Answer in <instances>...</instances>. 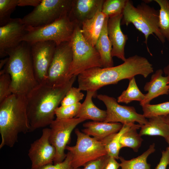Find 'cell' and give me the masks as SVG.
I'll use <instances>...</instances> for the list:
<instances>
[{
	"label": "cell",
	"instance_id": "obj_1",
	"mask_svg": "<svg viewBox=\"0 0 169 169\" xmlns=\"http://www.w3.org/2000/svg\"><path fill=\"white\" fill-rule=\"evenodd\" d=\"M153 71L152 65L146 58L135 55L126 58L118 66L94 67L85 70L78 76V88L81 90L96 92L104 86L116 84L136 75L146 78Z\"/></svg>",
	"mask_w": 169,
	"mask_h": 169
},
{
	"label": "cell",
	"instance_id": "obj_2",
	"mask_svg": "<svg viewBox=\"0 0 169 169\" xmlns=\"http://www.w3.org/2000/svg\"><path fill=\"white\" fill-rule=\"evenodd\" d=\"M76 78L73 76L59 86L38 84L26 96L30 132L49 125L54 120L55 111L72 87Z\"/></svg>",
	"mask_w": 169,
	"mask_h": 169
},
{
	"label": "cell",
	"instance_id": "obj_3",
	"mask_svg": "<svg viewBox=\"0 0 169 169\" xmlns=\"http://www.w3.org/2000/svg\"><path fill=\"white\" fill-rule=\"evenodd\" d=\"M29 132L26 97L12 94L0 103V149L4 146L12 147L20 133Z\"/></svg>",
	"mask_w": 169,
	"mask_h": 169
},
{
	"label": "cell",
	"instance_id": "obj_4",
	"mask_svg": "<svg viewBox=\"0 0 169 169\" xmlns=\"http://www.w3.org/2000/svg\"><path fill=\"white\" fill-rule=\"evenodd\" d=\"M7 53L8 60L3 69L10 75L12 93L26 96L39 84L35 75L30 45L22 41Z\"/></svg>",
	"mask_w": 169,
	"mask_h": 169
},
{
	"label": "cell",
	"instance_id": "obj_5",
	"mask_svg": "<svg viewBox=\"0 0 169 169\" xmlns=\"http://www.w3.org/2000/svg\"><path fill=\"white\" fill-rule=\"evenodd\" d=\"M159 11L145 2L134 6L132 2L127 0L122 13L121 24L128 26L132 24L136 28L142 33L145 37V43L147 47L148 37L154 34L163 44L165 39L161 34L159 26Z\"/></svg>",
	"mask_w": 169,
	"mask_h": 169
},
{
	"label": "cell",
	"instance_id": "obj_6",
	"mask_svg": "<svg viewBox=\"0 0 169 169\" xmlns=\"http://www.w3.org/2000/svg\"><path fill=\"white\" fill-rule=\"evenodd\" d=\"M71 42L73 60L69 74L70 78L78 76L91 68H103L99 53L83 37L81 27L78 24H76Z\"/></svg>",
	"mask_w": 169,
	"mask_h": 169
},
{
	"label": "cell",
	"instance_id": "obj_7",
	"mask_svg": "<svg viewBox=\"0 0 169 169\" xmlns=\"http://www.w3.org/2000/svg\"><path fill=\"white\" fill-rule=\"evenodd\" d=\"M75 26L76 24L67 15L44 26L34 28H27V32L22 42L31 44L39 41H52L59 45L71 40Z\"/></svg>",
	"mask_w": 169,
	"mask_h": 169
},
{
	"label": "cell",
	"instance_id": "obj_8",
	"mask_svg": "<svg viewBox=\"0 0 169 169\" xmlns=\"http://www.w3.org/2000/svg\"><path fill=\"white\" fill-rule=\"evenodd\" d=\"M72 0H41L40 3L22 18L28 28L49 24L68 15Z\"/></svg>",
	"mask_w": 169,
	"mask_h": 169
},
{
	"label": "cell",
	"instance_id": "obj_9",
	"mask_svg": "<svg viewBox=\"0 0 169 169\" xmlns=\"http://www.w3.org/2000/svg\"><path fill=\"white\" fill-rule=\"evenodd\" d=\"M75 132L77 136L75 145L67 146L65 148L71 155L73 167L83 166L89 162L107 155L101 141L81 132L78 129Z\"/></svg>",
	"mask_w": 169,
	"mask_h": 169
},
{
	"label": "cell",
	"instance_id": "obj_10",
	"mask_svg": "<svg viewBox=\"0 0 169 169\" xmlns=\"http://www.w3.org/2000/svg\"><path fill=\"white\" fill-rule=\"evenodd\" d=\"M73 60L71 41L56 45L45 83L53 86L62 85L71 78L69 76Z\"/></svg>",
	"mask_w": 169,
	"mask_h": 169
},
{
	"label": "cell",
	"instance_id": "obj_11",
	"mask_svg": "<svg viewBox=\"0 0 169 169\" xmlns=\"http://www.w3.org/2000/svg\"><path fill=\"white\" fill-rule=\"evenodd\" d=\"M85 120L78 118L69 119H56L49 125V141L56 151L54 164L61 162L64 160L66 156L65 150L72 131L78 124Z\"/></svg>",
	"mask_w": 169,
	"mask_h": 169
},
{
	"label": "cell",
	"instance_id": "obj_12",
	"mask_svg": "<svg viewBox=\"0 0 169 169\" xmlns=\"http://www.w3.org/2000/svg\"><path fill=\"white\" fill-rule=\"evenodd\" d=\"M97 97L106 108V116L104 122L120 123L122 125L137 122L142 125L148 121L143 114L137 113L133 106L121 105L115 98L106 95L99 94Z\"/></svg>",
	"mask_w": 169,
	"mask_h": 169
},
{
	"label": "cell",
	"instance_id": "obj_13",
	"mask_svg": "<svg viewBox=\"0 0 169 169\" xmlns=\"http://www.w3.org/2000/svg\"><path fill=\"white\" fill-rule=\"evenodd\" d=\"M30 45L36 79L38 84L45 83L56 44L52 41H42Z\"/></svg>",
	"mask_w": 169,
	"mask_h": 169
},
{
	"label": "cell",
	"instance_id": "obj_14",
	"mask_svg": "<svg viewBox=\"0 0 169 169\" xmlns=\"http://www.w3.org/2000/svg\"><path fill=\"white\" fill-rule=\"evenodd\" d=\"M50 128H45L38 139L31 144L28 156L31 163L32 169L53 164L56 155L55 147L50 143Z\"/></svg>",
	"mask_w": 169,
	"mask_h": 169
},
{
	"label": "cell",
	"instance_id": "obj_15",
	"mask_svg": "<svg viewBox=\"0 0 169 169\" xmlns=\"http://www.w3.org/2000/svg\"><path fill=\"white\" fill-rule=\"evenodd\" d=\"M27 32V28L20 18H11L5 24L0 26V58L8 56V50L18 46Z\"/></svg>",
	"mask_w": 169,
	"mask_h": 169
},
{
	"label": "cell",
	"instance_id": "obj_16",
	"mask_svg": "<svg viewBox=\"0 0 169 169\" xmlns=\"http://www.w3.org/2000/svg\"><path fill=\"white\" fill-rule=\"evenodd\" d=\"M122 18V13L109 18L107 29L112 47V57H116L124 61L126 59L125 48L128 38L121 29L120 25Z\"/></svg>",
	"mask_w": 169,
	"mask_h": 169
},
{
	"label": "cell",
	"instance_id": "obj_17",
	"mask_svg": "<svg viewBox=\"0 0 169 169\" xmlns=\"http://www.w3.org/2000/svg\"><path fill=\"white\" fill-rule=\"evenodd\" d=\"M103 0H72L68 14L70 20L80 27L83 22L102 10Z\"/></svg>",
	"mask_w": 169,
	"mask_h": 169
},
{
	"label": "cell",
	"instance_id": "obj_18",
	"mask_svg": "<svg viewBox=\"0 0 169 169\" xmlns=\"http://www.w3.org/2000/svg\"><path fill=\"white\" fill-rule=\"evenodd\" d=\"M163 72L161 69L156 70L150 81L146 83L144 90L147 93L144 100L140 102L141 106L150 104L152 100L160 95L169 94V76H163Z\"/></svg>",
	"mask_w": 169,
	"mask_h": 169
},
{
	"label": "cell",
	"instance_id": "obj_19",
	"mask_svg": "<svg viewBox=\"0 0 169 169\" xmlns=\"http://www.w3.org/2000/svg\"><path fill=\"white\" fill-rule=\"evenodd\" d=\"M123 125L120 123L92 121L83 124L84 133L101 141L108 136L118 132Z\"/></svg>",
	"mask_w": 169,
	"mask_h": 169
},
{
	"label": "cell",
	"instance_id": "obj_20",
	"mask_svg": "<svg viewBox=\"0 0 169 169\" xmlns=\"http://www.w3.org/2000/svg\"><path fill=\"white\" fill-rule=\"evenodd\" d=\"M106 17L101 10H99L94 16L84 21L81 25L83 37L94 47L101 33Z\"/></svg>",
	"mask_w": 169,
	"mask_h": 169
},
{
	"label": "cell",
	"instance_id": "obj_21",
	"mask_svg": "<svg viewBox=\"0 0 169 169\" xmlns=\"http://www.w3.org/2000/svg\"><path fill=\"white\" fill-rule=\"evenodd\" d=\"M96 91H87L86 96L81 105L78 114L75 118H80L85 120L104 121L106 116V110H101L93 103L92 98L96 94Z\"/></svg>",
	"mask_w": 169,
	"mask_h": 169
},
{
	"label": "cell",
	"instance_id": "obj_22",
	"mask_svg": "<svg viewBox=\"0 0 169 169\" xmlns=\"http://www.w3.org/2000/svg\"><path fill=\"white\" fill-rule=\"evenodd\" d=\"M109 18L106 17L101 33L95 46L100 55L102 67L108 68L114 66L111 56L112 45L109 39L107 29Z\"/></svg>",
	"mask_w": 169,
	"mask_h": 169
},
{
	"label": "cell",
	"instance_id": "obj_23",
	"mask_svg": "<svg viewBox=\"0 0 169 169\" xmlns=\"http://www.w3.org/2000/svg\"><path fill=\"white\" fill-rule=\"evenodd\" d=\"M147 122L141 125L139 135L160 136L165 139L169 136V129L162 116H155L148 118Z\"/></svg>",
	"mask_w": 169,
	"mask_h": 169
},
{
	"label": "cell",
	"instance_id": "obj_24",
	"mask_svg": "<svg viewBox=\"0 0 169 169\" xmlns=\"http://www.w3.org/2000/svg\"><path fill=\"white\" fill-rule=\"evenodd\" d=\"M133 124L123 125L121 128L118 132L111 134L100 141L108 156L116 159H119V152L121 148L120 144V137Z\"/></svg>",
	"mask_w": 169,
	"mask_h": 169
},
{
	"label": "cell",
	"instance_id": "obj_25",
	"mask_svg": "<svg viewBox=\"0 0 169 169\" xmlns=\"http://www.w3.org/2000/svg\"><path fill=\"white\" fill-rule=\"evenodd\" d=\"M155 151V144L153 143L146 151L136 158L127 160L119 157L121 169H151V165L147 163V159Z\"/></svg>",
	"mask_w": 169,
	"mask_h": 169
},
{
	"label": "cell",
	"instance_id": "obj_26",
	"mask_svg": "<svg viewBox=\"0 0 169 169\" xmlns=\"http://www.w3.org/2000/svg\"><path fill=\"white\" fill-rule=\"evenodd\" d=\"M140 124H133L121 136L120 144L121 148L128 147L136 152L138 151L143 140L137 130L141 127Z\"/></svg>",
	"mask_w": 169,
	"mask_h": 169
},
{
	"label": "cell",
	"instance_id": "obj_27",
	"mask_svg": "<svg viewBox=\"0 0 169 169\" xmlns=\"http://www.w3.org/2000/svg\"><path fill=\"white\" fill-rule=\"evenodd\" d=\"M128 86L125 90L117 98L118 103L128 104L133 101H137L140 102L145 98V94L142 93L138 88L135 77L129 79Z\"/></svg>",
	"mask_w": 169,
	"mask_h": 169
},
{
	"label": "cell",
	"instance_id": "obj_28",
	"mask_svg": "<svg viewBox=\"0 0 169 169\" xmlns=\"http://www.w3.org/2000/svg\"><path fill=\"white\" fill-rule=\"evenodd\" d=\"M159 5V26L160 31L169 42V0H154Z\"/></svg>",
	"mask_w": 169,
	"mask_h": 169
},
{
	"label": "cell",
	"instance_id": "obj_29",
	"mask_svg": "<svg viewBox=\"0 0 169 169\" xmlns=\"http://www.w3.org/2000/svg\"><path fill=\"white\" fill-rule=\"evenodd\" d=\"M127 0H104L101 11L109 18L122 13Z\"/></svg>",
	"mask_w": 169,
	"mask_h": 169
},
{
	"label": "cell",
	"instance_id": "obj_30",
	"mask_svg": "<svg viewBox=\"0 0 169 169\" xmlns=\"http://www.w3.org/2000/svg\"><path fill=\"white\" fill-rule=\"evenodd\" d=\"M143 115L146 118L169 114V101L155 104H147L142 106Z\"/></svg>",
	"mask_w": 169,
	"mask_h": 169
},
{
	"label": "cell",
	"instance_id": "obj_31",
	"mask_svg": "<svg viewBox=\"0 0 169 169\" xmlns=\"http://www.w3.org/2000/svg\"><path fill=\"white\" fill-rule=\"evenodd\" d=\"M19 0H0V27L11 18V15L18 6Z\"/></svg>",
	"mask_w": 169,
	"mask_h": 169
},
{
	"label": "cell",
	"instance_id": "obj_32",
	"mask_svg": "<svg viewBox=\"0 0 169 169\" xmlns=\"http://www.w3.org/2000/svg\"><path fill=\"white\" fill-rule=\"evenodd\" d=\"M81 104L58 107L55 111V115L58 119H69L75 118L80 109Z\"/></svg>",
	"mask_w": 169,
	"mask_h": 169
},
{
	"label": "cell",
	"instance_id": "obj_33",
	"mask_svg": "<svg viewBox=\"0 0 169 169\" xmlns=\"http://www.w3.org/2000/svg\"><path fill=\"white\" fill-rule=\"evenodd\" d=\"M11 79L10 74L3 69L0 72V103L12 93L11 90Z\"/></svg>",
	"mask_w": 169,
	"mask_h": 169
},
{
	"label": "cell",
	"instance_id": "obj_34",
	"mask_svg": "<svg viewBox=\"0 0 169 169\" xmlns=\"http://www.w3.org/2000/svg\"><path fill=\"white\" fill-rule=\"evenodd\" d=\"M81 91L78 87H72L62 101L61 106H68L80 102L84 96V94Z\"/></svg>",
	"mask_w": 169,
	"mask_h": 169
},
{
	"label": "cell",
	"instance_id": "obj_35",
	"mask_svg": "<svg viewBox=\"0 0 169 169\" xmlns=\"http://www.w3.org/2000/svg\"><path fill=\"white\" fill-rule=\"evenodd\" d=\"M72 156L70 152H68L64 160L62 162L56 164L47 165L36 169H81L74 168L72 165Z\"/></svg>",
	"mask_w": 169,
	"mask_h": 169
},
{
	"label": "cell",
	"instance_id": "obj_36",
	"mask_svg": "<svg viewBox=\"0 0 169 169\" xmlns=\"http://www.w3.org/2000/svg\"><path fill=\"white\" fill-rule=\"evenodd\" d=\"M110 157L107 155L89 162L81 169H104Z\"/></svg>",
	"mask_w": 169,
	"mask_h": 169
},
{
	"label": "cell",
	"instance_id": "obj_37",
	"mask_svg": "<svg viewBox=\"0 0 169 169\" xmlns=\"http://www.w3.org/2000/svg\"><path fill=\"white\" fill-rule=\"evenodd\" d=\"M169 164V150L167 147L162 152L161 157L155 169H166Z\"/></svg>",
	"mask_w": 169,
	"mask_h": 169
},
{
	"label": "cell",
	"instance_id": "obj_38",
	"mask_svg": "<svg viewBox=\"0 0 169 169\" xmlns=\"http://www.w3.org/2000/svg\"><path fill=\"white\" fill-rule=\"evenodd\" d=\"M41 2V0H19L18 6H30L35 7L37 6Z\"/></svg>",
	"mask_w": 169,
	"mask_h": 169
},
{
	"label": "cell",
	"instance_id": "obj_39",
	"mask_svg": "<svg viewBox=\"0 0 169 169\" xmlns=\"http://www.w3.org/2000/svg\"><path fill=\"white\" fill-rule=\"evenodd\" d=\"M120 167V163L117 161L116 159L110 157L104 169H118Z\"/></svg>",
	"mask_w": 169,
	"mask_h": 169
},
{
	"label": "cell",
	"instance_id": "obj_40",
	"mask_svg": "<svg viewBox=\"0 0 169 169\" xmlns=\"http://www.w3.org/2000/svg\"><path fill=\"white\" fill-rule=\"evenodd\" d=\"M8 60V57H7L4 59H2L0 60V69L1 70L2 68L5 66L7 63Z\"/></svg>",
	"mask_w": 169,
	"mask_h": 169
},
{
	"label": "cell",
	"instance_id": "obj_41",
	"mask_svg": "<svg viewBox=\"0 0 169 169\" xmlns=\"http://www.w3.org/2000/svg\"><path fill=\"white\" fill-rule=\"evenodd\" d=\"M162 116L163 120L166 124L169 129V114Z\"/></svg>",
	"mask_w": 169,
	"mask_h": 169
},
{
	"label": "cell",
	"instance_id": "obj_42",
	"mask_svg": "<svg viewBox=\"0 0 169 169\" xmlns=\"http://www.w3.org/2000/svg\"><path fill=\"white\" fill-rule=\"evenodd\" d=\"M163 70V72L165 73L166 75L169 76V64L165 67Z\"/></svg>",
	"mask_w": 169,
	"mask_h": 169
},
{
	"label": "cell",
	"instance_id": "obj_43",
	"mask_svg": "<svg viewBox=\"0 0 169 169\" xmlns=\"http://www.w3.org/2000/svg\"><path fill=\"white\" fill-rule=\"evenodd\" d=\"M165 140H166V141L167 142V143L168 144V148L169 150V136L168 137H167ZM168 165H169V164ZM168 169H169V166Z\"/></svg>",
	"mask_w": 169,
	"mask_h": 169
}]
</instances>
